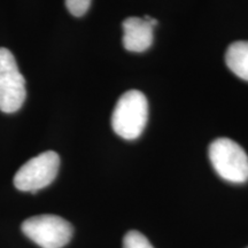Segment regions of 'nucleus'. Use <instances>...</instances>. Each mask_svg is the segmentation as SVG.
<instances>
[{"instance_id":"3","label":"nucleus","mask_w":248,"mask_h":248,"mask_svg":"<svg viewBox=\"0 0 248 248\" xmlns=\"http://www.w3.org/2000/svg\"><path fill=\"white\" fill-rule=\"evenodd\" d=\"M22 232L42 248H62L69 243L74 229L69 222L57 215H38L22 223Z\"/></svg>"},{"instance_id":"2","label":"nucleus","mask_w":248,"mask_h":248,"mask_svg":"<svg viewBox=\"0 0 248 248\" xmlns=\"http://www.w3.org/2000/svg\"><path fill=\"white\" fill-rule=\"evenodd\" d=\"M213 168L225 181L241 184L248 181V155L239 144L229 138H218L209 146Z\"/></svg>"},{"instance_id":"10","label":"nucleus","mask_w":248,"mask_h":248,"mask_svg":"<svg viewBox=\"0 0 248 248\" xmlns=\"http://www.w3.org/2000/svg\"><path fill=\"white\" fill-rule=\"evenodd\" d=\"M247 248H248V247H247Z\"/></svg>"},{"instance_id":"4","label":"nucleus","mask_w":248,"mask_h":248,"mask_svg":"<svg viewBox=\"0 0 248 248\" xmlns=\"http://www.w3.org/2000/svg\"><path fill=\"white\" fill-rule=\"evenodd\" d=\"M60 168V157L53 151L37 155L17 170L14 176V185L22 192L36 193L51 184L57 178Z\"/></svg>"},{"instance_id":"7","label":"nucleus","mask_w":248,"mask_h":248,"mask_svg":"<svg viewBox=\"0 0 248 248\" xmlns=\"http://www.w3.org/2000/svg\"><path fill=\"white\" fill-rule=\"evenodd\" d=\"M225 62L235 76L248 82V40L232 43L226 49Z\"/></svg>"},{"instance_id":"8","label":"nucleus","mask_w":248,"mask_h":248,"mask_svg":"<svg viewBox=\"0 0 248 248\" xmlns=\"http://www.w3.org/2000/svg\"><path fill=\"white\" fill-rule=\"evenodd\" d=\"M123 248H154L144 234L138 231H129L123 238Z\"/></svg>"},{"instance_id":"6","label":"nucleus","mask_w":248,"mask_h":248,"mask_svg":"<svg viewBox=\"0 0 248 248\" xmlns=\"http://www.w3.org/2000/svg\"><path fill=\"white\" fill-rule=\"evenodd\" d=\"M153 26L140 17H129L123 22V45L130 52H144L153 43Z\"/></svg>"},{"instance_id":"5","label":"nucleus","mask_w":248,"mask_h":248,"mask_svg":"<svg viewBox=\"0 0 248 248\" xmlns=\"http://www.w3.org/2000/svg\"><path fill=\"white\" fill-rule=\"evenodd\" d=\"M27 97L26 79L18 70L16 60L9 49L0 47V110L15 113Z\"/></svg>"},{"instance_id":"9","label":"nucleus","mask_w":248,"mask_h":248,"mask_svg":"<svg viewBox=\"0 0 248 248\" xmlns=\"http://www.w3.org/2000/svg\"><path fill=\"white\" fill-rule=\"evenodd\" d=\"M92 0H66L67 9L74 16H83L89 11Z\"/></svg>"},{"instance_id":"1","label":"nucleus","mask_w":248,"mask_h":248,"mask_svg":"<svg viewBox=\"0 0 248 248\" xmlns=\"http://www.w3.org/2000/svg\"><path fill=\"white\" fill-rule=\"evenodd\" d=\"M148 120V102L145 94L131 90L121 95L113 114L111 128L126 140L137 139L144 131Z\"/></svg>"}]
</instances>
